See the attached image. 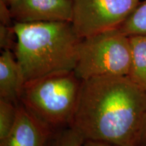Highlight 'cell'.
I'll use <instances>...</instances> for the list:
<instances>
[{"instance_id":"1","label":"cell","mask_w":146,"mask_h":146,"mask_svg":"<svg viewBox=\"0 0 146 146\" xmlns=\"http://www.w3.org/2000/svg\"><path fill=\"white\" fill-rule=\"evenodd\" d=\"M146 117V92L128 76L84 80L71 127L85 140L138 146Z\"/></svg>"},{"instance_id":"2","label":"cell","mask_w":146,"mask_h":146,"mask_svg":"<svg viewBox=\"0 0 146 146\" xmlns=\"http://www.w3.org/2000/svg\"><path fill=\"white\" fill-rule=\"evenodd\" d=\"M14 53L25 84L46 76L72 72L82 39L70 22L14 23Z\"/></svg>"},{"instance_id":"3","label":"cell","mask_w":146,"mask_h":146,"mask_svg":"<svg viewBox=\"0 0 146 146\" xmlns=\"http://www.w3.org/2000/svg\"><path fill=\"white\" fill-rule=\"evenodd\" d=\"M82 82L74 71L27 82L19 103L52 131L70 127L78 106Z\"/></svg>"},{"instance_id":"4","label":"cell","mask_w":146,"mask_h":146,"mask_svg":"<svg viewBox=\"0 0 146 146\" xmlns=\"http://www.w3.org/2000/svg\"><path fill=\"white\" fill-rule=\"evenodd\" d=\"M131 66L129 36L118 29L82 39L74 72L84 81L102 76H128Z\"/></svg>"},{"instance_id":"5","label":"cell","mask_w":146,"mask_h":146,"mask_svg":"<svg viewBox=\"0 0 146 146\" xmlns=\"http://www.w3.org/2000/svg\"><path fill=\"white\" fill-rule=\"evenodd\" d=\"M140 0H72L71 24L81 39L118 29Z\"/></svg>"},{"instance_id":"6","label":"cell","mask_w":146,"mask_h":146,"mask_svg":"<svg viewBox=\"0 0 146 146\" xmlns=\"http://www.w3.org/2000/svg\"><path fill=\"white\" fill-rule=\"evenodd\" d=\"M14 23L70 22L72 0H15L9 6Z\"/></svg>"},{"instance_id":"7","label":"cell","mask_w":146,"mask_h":146,"mask_svg":"<svg viewBox=\"0 0 146 146\" xmlns=\"http://www.w3.org/2000/svg\"><path fill=\"white\" fill-rule=\"evenodd\" d=\"M52 132L19 103L14 127L0 146H45Z\"/></svg>"},{"instance_id":"8","label":"cell","mask_w":146,"mask_h":146,"mask_svg":"<svg viewBox=\"0 0 146 146\" xmlns=\"http://www.w3.org/2000/svg\"><path fill=\"white\" fill-rule=\"evenodd\" d=\"M25 81L21 67L12 50H2L0 56V99L19 103Z\"/></svg>"},{"instance_id":"9","label":"cell","mask_w":146,"mask_h":146,"mask_svg":"<svg viewBox=\"0 0 146 146\" xmlns=\"http://www.w3.org/2000/svg\"><path fill=\"white\" fill-rule=\"evenodd\" d=\"M129 36L131 49L129 77L146 92V35Z\"/></svg>"},{"instance_id":"10","label":"cell","mask_w":146,"mask_h":146,"mask_svg":"<svg viewBox=\"0 0 146 146\" xmlns=\"http://www.w3.org/2000/svg\"><path fill=\"white\" fill-rule=\"evenodd\" d=\"M118 29L127 36L146 35V0L140 1Z\"/></svg>"},{"instance_id":"11","label":"cell","mask_w":146,"mask_h":146,"mask_svg":"<svg viewBox=\"0 0 146 146\" xmlns=\"http://www.w3.org/2000/svg\"><path fill=\"white\" fill-rule=\"evenodd\" d=\"M18 104L0 99V141L12 131L18 117Z\"/></svg>"},{"instance_id":"12","label":"cell","mask_w":146,"mask_h":146,"mask_svg":"<svg viewBox=\"0 0 146 146\" xmlns=\"http://www.w3.org/2000/svg\"><path fill=\"white\" fill-rule=\"evenodd\" d=\"M83 136L72 127H67L53 131L45 146H82Z\"/></svg>"},{"instance_id":"13","label":"cell","mask_w":146,"mask_h":146,"mask_svg":"<svg viewBox=\"0 0 146 146\" xmlns=\"http://www.w3.org/2000/svg\"><path fill=\"white\" fill-rule=\"evenodd\" d=\"M13 25H0V47L2 50L14 51L15 48L17 37Z\"/></svg>"},{"instance_id":"14","label":"cell","mask_w":146,"mask_h":146,"mask_svg":"<svg viewBox=\"0 0 146 146\" xmlns=\"http://www.w3.org/2000/svg\"><path fill=\"white\" fill-rule=\"evenodd\" d=\"M82 146H118L113 144L105 143V142L93 141V140H85Z\"/></svg>"},{"instance_id":"15","label":"cell","mask_w":146,"mask_h":146,"mask_svg":"<svg viewBox=\"0 0 146 146\" xmlns=\"http://www.w3.org/2000/svg\"><path fill=\"white\" fill-rule=\"evenodd\" d=\"M146 145V117L142 128L141 138H140L139 145Z\"/></svg>"},{"instance_id":"16","label":"cell","mask_w":146,"mask_h":146,"mask_svg":"<svg viewBox=\"0 0 146 146\" xmlns=\"http://www.w3.org/2000/svg\"><path fill=\"white\" fill-rule=\"evenodd\" d=\"M0 1L5 3V5H7L9 7L10 5H12V3L15 1V0H0Z\"/></svg>"},{"instance_id":"17","label":"cell","mask_w":146,"mask_h":146,"mask_svg":"<svg viewBox=\"0 0 146 146\" xmlns=\"http://www.w3.org/2000/svg\"><path fill=\"white\" fill-rule=\"evenodd\" d=\"M138 146H146V145H138Z\"/></svg>"}]
</instances>
